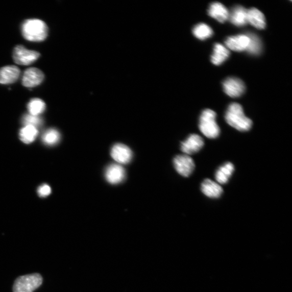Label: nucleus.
<instances>
[{
	"label": "nucleus",
	"mask_w": 292,
	"mask_h": 292,
	"mask_svg": "<svg viewBox=\"0 0 292 292\" xmlns=\"http://www.w3.org/2000/svg\"><path fill=\"white\" fill-rule=\"evenodd\" d=\"M230 56V52L221 43L214 45L211 61L215 65H221Z\"/></svg>",
	"instance_id": "6ab92c4d"
},
{
	"label": "nucleus",
	"mask_w": 292,
	"mask_h": 292,
	"mask_svg": "<svg viewBox=\"0 0 292 292\" xmlns=\"http://www.w3.org/2000/svg\"><path fill=\"white\" fill-rule=\"evenodd\" d=\"M30 114L35 116H39L43 113L45 109V104L43 100L35 98L31 100L27 106Z\"/></svg>",
	"instance_id": "4be33fe9"
},
{
	"label": "nucleus",
	"mask_w": 292,
	"mask_h": 292,
	"mask_svg": "<svg viewBox=\"0 0 292 292\" xmlns=\"http://www.w3.org/2000/svg\"><path fill=\"white\" fill-rule=\"evenodd\" d=\"M229 19L236 26H244L248 23V10L241 6H236L229 14Z\"/></svg>",
	"instance_id": "dca6fc26"
},
{
	"label": "nucleus",
	"mask_w": 292,
	"mask_h": 292,
	"mask_svg": "<svg viewBox=\"0 0 292 292\" xmlns=\"http://www.w3.org/2000/svg\"><path fill=\"white\" fill-rule=\"evenodd\" d=\"M125 171L119 164H112L109 165L105 172L107 181L113 185L120 183L125 178Z\"/></svg>",
	"instance_id": "9b49d317"
},
{
	"label": "nucleus",
	"mask_w": 292,
	"mask_h": 292,
	"mask_svg": "<svg viewBox=\"0 0 292 292\" xmlns=\"http://www.w3.org/2000/svg\"><path fill=\"white\" fill-rule=\"evenodd\" d=\"M234 171V166L231 162H226L219 167L215 173V179L220 184H225L229 181Z\"/></svg>",
	"instance_id": "a211bd4d"
},
{
	"label": "nucleus",
	"mask_w": 292,
	"mask_h": 292,
	"mask_svg": "<svg viewBox=\"0 0 292 292\" xmlns=\"http://www.w3.org/2000/svg\"><path fill=\"white\" fill-rule=\"evenodd\" d=\"M38 133V130L36 128L26 126L20 131V139L23 142L29 144L36 139Z\"/></svg>",
	"instance_id": "aec40b11"
},
{
	"label": "nucleus",
	"mask_w": 292,
	"mask_h": 292,
	"mask_svg": "<svg viewBox=\"0 0 292 292\" xmlns=\"http://www.w3.org/2000/svg\"><path fill=\"white\" fill-rule=\"evenodd\" d=\"M193 33L197 38L203 40L211 37L213 32L208 25L200 23L194 27Z\"/></svg>",
	"instance_id": "412c9836"
},
{
	"label": "nucleus",
	"mask_w": 292,
	"mask_h": 292,
	"mask_svg": "<svg viewBox=\"0 0 292 292\" xmlns=\"http://www.w3.org/2000/svg\"><path fill=\"white\" fill-rule=\"evenodd\" d=\"M250 43V38L248 35H239L228 38L225 44L229 49L236 52L247 50Z\"/></svg>",
	"instance_id": "f8f14e48"
},
{
	"label": "nucleus",
	"mask_w": 292,
	"mask_h": 292,
	"mask_svg": "<svg viewBox=\"0 0 292 292\" xmlns=\"http://www.w3.org/2000/svg\"><path fill=\"white\" fill-rule=\"evenodd\" d=\"M20 70L16 66L10 65L0 69V84H11L15 83L20 76Z\"/></svg>",
	"instance_id": "ddd939ff"
},
{
	"label": "nucleus",
	"mask_w": 292,
	"mask_h": 292,
	"mask_svg": "<svg viewBox=\"0 0 292 292\" xmlns=\"http://www.w3.org/2000/svg\"><path fill=\"white\" fill-rule=\"evenodd\" d=\"M225 118L228 124L240 132L249 131L252 127V121L245 115L239 104H231L227 108Z\"/></svg>",
	"instance_id": "f257e3e1"
},
{
	"label": "nucleus",
	"mask_w": 292,
	"mask_h": 292,
	"mask_svg": "<svg viewBox=\"0 0 292 292\" xmlns=\"http://www.w3.org/2000/svg\"><path fill=\"white\" fill-rule=\"evenodd\" d=\"M112 158L119 164L125 165L129 163L132 158V152L125 144L118 143L115 144L111 150Z\"/></svg>",
	"instance_id": "9d476101"
},
{
	"label": "nucleus",
	"mask_w": 292,
	"mask_h": 292,
	"mask_svg": "<svg viewBox=\"0 0 292 292\" xmlns=\"http://www.w3.org/2000/svg\"><path fill=\"white\" fill-rule=\"evenodd\" d=\"M201 189H202V192L204 195L208 198L213 199L220 198L224 191L221 185L209 179L204 180L202 182Z\"/></svg>",
	"instance_id": "4468645a"
},
{
	"label": "nucleus",
	"mask_w": 292,
	"mask_h": 292,
	"mask_svg": "<svg viewBox=\"0 0 292 292\" xmlns=\"http://www.w3.org/2000/svg\"><path fill=\"white\" fill-rule=\"evenodd\" d=\"M43 277L38 273L17 277L13 286V292H33L42 284Z\"/></svg>",
	"instance_id": "20e7f679"
},
{
	"label": "nucleus",
	"mask_w": 292,
	"mask_h": 292,
	"mask_svg": "<svg viewBox=\"0 0 292 292\" xmlns=\"http://www.w3.org/2000/svg\"><path fill=\"white\" fill-rule=\"evenodd\" d=\"M38 193L40 197H46L51 194V188L46 184L42 185L38 188Z\"/></svg>",
	"instance_id": "a878e982"
},
{
	"label": "nucleus",
	"mask_w": 292,
	"mask_h": 292,
	"mask_svg": "<svg viewBox=\"0 0 292 292\" xmlns=\"http://www.w3.org/2000/svg\"><path fill=\"white\" fill-rule=\"evenodd\" d=\"M61 139V135L56 129H49L45 131L42 136V141L47 145H53L58 143Z\"/></svg>",
	"instance_id": "b1692460"
},
{
	"label": "nucleus",
	"mask_w": 292,
	"mask_h": 292,
	"mask_svg": "<svg viewBox=\"0 0 292 292\" xmlns=\"http://www.w3.org/2000/svg\"><path fill=\"white\" fill-rule=\"evenodd\" d=\"M173 164L179 174L184 177H189L195 169L193 159L186 154L176 156Z\"/></svg>",
	"instance_id": "423d86ee"
},
{
	"label": "nucleus",
	"mask_w": 292,
	"mask_h": 292,
	"mask_svg": "<svg viewBox=\"0 0 292 292\" xmlns=\"http://www.w3.org/2000/svg\"><path fill=\"white\" fill-rule=\"evenodd\" d=\"M22 123L25 126H33L38 129V128L41 127L43 125V120L39 116L27 114L24 115L22 117Z\"/></svg>",
	"instance_id": "393cba45"
},
{
	"label": "nucleus",
	"mask_w": 292,
	"mask_h": 292,
	"mask_svg": "<svg viewBox=\"0 0 292 292\" xmlns=\"http://www.w3.org/2000/svg\"><path fill=\"white\" fill-rule=\"evenodd\" d=\"M210 16L221 23H224L229 18V12L222 4L214 3L210 5L208 11Z\"/></svg>",
	"instance_id": "2eb2a0df"
},
{
	"label": "nucleus",
	"mask_w": 292,
	"mask_h": 292,
	"mask_svg": "<svg viewBox=\"0 0 292 292\" xmlns=\"http://www.w3.org/2000/svg\"><path fill=\"white\" fill-rule=\"evenodd\" d=\"M39 52L27 50L23 45H17L13 51V59L18 65H30L40 57Z\"/></svg>",
	"instance_id": "39448f33"
},
{
	"label": "nucleus",
	"mask_w": 292,
	"mask_h": 292,
	"mask_svg": "<svg viewBox=\"0 0 292 292\" xmlns=\"http://www.w3.org/2000/svg\"><path fill=\"white\" fill-rule=\"evenodd\" d=\"M23 37L27 40L41 42L46 39L48 27L43 21L39 19H29L23 22L21 27Z\"/></svg>",
	"instance_id": "f03ea898"
},
{
	"label": "nucleus",
	"mask_w": 292,
	"mask_h": 292,
	"mask_svg": "<svg viewBox=\"0 0 292 292\" xmlns=\"http://www.w3.org/2000/svg\"><path fill=\"white\" fill-rule=\"evenodd\" d=\"M250 38V43L247 51L250 54L257 56L262 51V42L258 36L253 33L248 34Z\"/></svg>",
	"instance_id": "5701e85b"
},
{
	"label": "nucleus",
	"mask_w": 292,
	"mask_h": 292,
	"mask_svg": "<svg viewBox=\"0 0 292 292\" xmlns=\"http://www.w3.org/2000/svg\"><path fill=\"white\" fill-rule=\"evenodd\" d=\"M204 145V141L202 136L193 134H190L185 141L181 142V150L189 156L199 152Z\"/></svg>",
	"instance_id": "6e6552de"
},
{
	"label": "nucleus",
	"mask_w": 292,
	"mask_h": 292,
	"mask_svg": "<svg viewBox=\"0 0 292 292\" xmlns=\"http://www.w3.org/2000/svg\"><path fill=\"white\" fill-rule=\"evenodd\" d=\"M223 88L227 95L232 98H238L244 93L245 85L240 79L232 77L224 81Z\"/></svg>",
	"instance_id": "0eeeda50"
},
{
	"label": "nucleus",
	"mask_w": 292,
	"mask_h": 292,
	"mask_svg": "<svg viewBox=\"0 0 292 292\" xmlns=\"http://www.w3.org/2000/svg\"><path fill=\"white\" fill-rule=\"evenodd\" d=\"M216 113L209 109H205L200 116V131L208 139H216L220 135L221 129L216 122Z\"/></svg>",
	"instance_id": "7ed1b4c3"
},
{
	"label": "nucleus",
	"mask_w": 292,
	"mask_h": 292,
	"mask_svg": "<svg viewBox=\"0 0 292 292\" xmlns=\"http://www.w3.org/2000/svg\"><path fill=\"white\" fill-rule=\"evenodd\" d=\"M248 22L259 30L264 29L266 27L265 17L256 8H251L248 11Z\"/></svg>",
	"instance_id": "f3484780"
},
{
	"label": "nucleus",
	"mask_w": 292,
	"mask_h": 292,
	"mask_svg": "<svg viewBox=\"0 0 292 292\" xmlns=\"http://www.w3.org/2000/svg\"><path fill=\"white\" fill-rule=\"evenodd\" d=\"M44 78L43 73L41 70L36 68H30L25 71L22 83L26 87L32 88L40 85Z\"/></svg>",
	"instance_id": "1a4fd4ad"
}]
</instances>
